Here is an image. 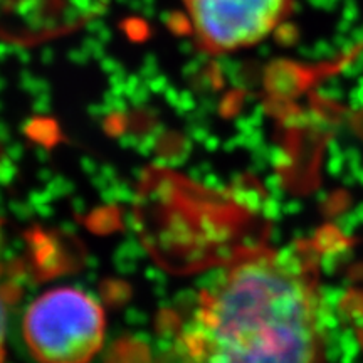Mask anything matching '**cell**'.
<instances>
[{
  "mask_svg": "<svg viewBox=\"0 0 363 363\" xmlns=\"http://www.w3.org/2000/svg\"><path fill=\"white\" fill-rule=\"evenodd\" d=\"M318 242L242 251L175 325V363H323Z\"/></svg>",
  "mask_w": 363,
  "mask_h": 363,
  "instance_id": "obj_1",
  "label": "cell"
},
{
  "mask_svg": "<svg viewBox=\"0 0 363 363\" xmlns=\"http://www.w3.org/2000/svg\"><path fill=\"white\" fill-rule=\"evenodd\" d=\"M22 335L39 363H89L103 347L106 316L89 293L59 286L30 303Z\"/></svg>",
  "mask_w": 363,
  "mask_h": 363,
  "instance_id": "obj_2",
  "label": "cell"
},
{
  "mask_svg": "<svg viewBox=\"0 0 363 363\" xmlns=\"http://www.w3.org/2000/svg\"><path fill=\"white\" fill-rule=\"evenodd\" d=\"M195 44L233 54L264 43L294 11V0H180Z\"/></svg>",
  "mask_w": 363,
  "mask_h": 363,
  "instance_id": "obj_3",
  "label": "cell"
},
{
  "mask_svg": "<svg viewBox=\"0 0 363 363\" xmlns=\"http://www.w3.org/2000/svg\"><path fill=\"white\" fill-rule=\"evenodd\" d=\"M34 9H38L44 34L51 33L48 26H54V29L66 26L52 0H0V34H12V26L16 24V38H22V26H30L38 21Z\"/></svg>",
  "mask_w": 363,
  "mask_h": 363,
  "instance_id": "obj_4",
  "label": "cell"
},
{
  "mask_svg": "<svg viewBox=\"0 0 363 363\" xmlns=\"http://www.w3.org/2000/svg\"><path fill=\"white\" fill-rule=\"evenodd\" d=\"M17 296V286L0 266V363H6L7 357V326L9 310Z\"/></svg>",
  "mask_w": 363,
  "mask_h": 363,
  "instance_id": "obj_5",
  "label": "cell"
},
{
  "mask_svg": "<svg viewBox=\"0 0 363 363\" xmlns=\"http://www.w3.org/2000/svg\"><path fill=\"white\" fill-rule=\"evenodd\" d=\"M340 308H342L343 316L347 318L353 333H355L358 342H360L363 347V283L352 286V288L343 294Z\"/></svg>",
  "mask_w": 363,
  "mask_h": 363,
  "instance_id": "obj_6",
  "label": "cell"
}]
</instances>
